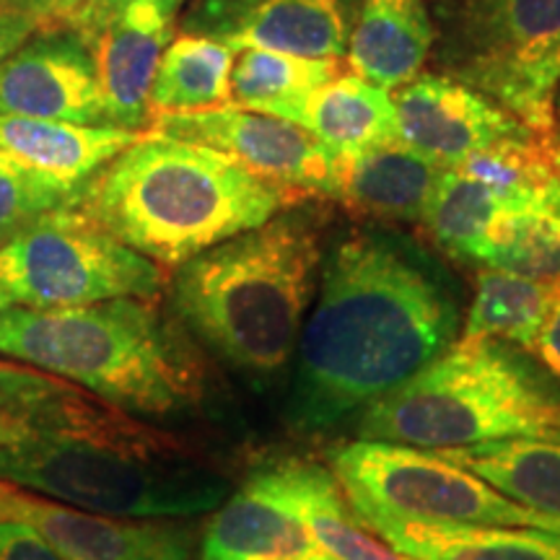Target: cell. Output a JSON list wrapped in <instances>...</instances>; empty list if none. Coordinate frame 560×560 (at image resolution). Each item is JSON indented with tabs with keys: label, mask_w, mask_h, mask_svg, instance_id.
Returning a JSON list of instances; mask_svg holds the SVG:
<instances>
[{
	"label": "cell",
	"mask_w": 560,
	"mask_h": 560,
	"mask_svg": "<svg viewBox=\"0 0 560 560\" xmlns=\"http://www.w3.org/2000/svg\"><path fill=\"white\" fill-rule=\"evenodd\" d=\"M296 346L285 423L330 431L457 342L459 285L408 236L350 229L322 255Z\"/></svg>",
	"instance_id": "1"
},
{
	"label": "cell",
	"mask_w": 560,
	"mask_h": 560,
	"mask_svg": "<svg viewBox=\"0 0 560 560\" xmlns=\"http://www.w3.org/2000/svg\"><path fill=\"white\" fill-rule=\"evenodd\" d=\"M0 480L117 520H190L231 495L215 462L79 384L0 361Z\"/></svg>",
	"instance_id": "2"
},
{
	"label": "cell",
	"mask_w": 560,
	"mask_h": 560,
	"mask_svg": "<svg viewBox=\"0 0 560 560\" xmlns=\"http://www.w3.org/2000/svg\"><path fill=\"white\" fill-rule=\"evenodd\" d=\"M293 202L226 153L145 130L81 187L73 208L159 268H179Z\"/></svg>",
	"instance_id": "3"
},
{
	"label": "cell",
	"mask_w": 560,
	"mask_h": 560,
	"mask_svg": "<svg viewBox=\"0 0 560 560\" xmlns=\"http://www.w3.org/2000/svg\"><path fill=\"white\" fill-rule=\"evenodd\" d=\"M317 215L276 213L179 265L172 310L223 363L272 376L296 353L322 268Z\"/></svg>",
	"instance_id": "4"
},
{
	"label": "cell",
	"mask_w": 560,
	"mask_h": 560,
	"mask_svg": "<svg viewBox=\"0 0 560 560\" xmlns=\"http://www.w3.org/2000/svg\"><path fill=\"white\" fill-rule=\"evenodd\" d=\"M0 355L140 416H172L202 397L198 361L153 299L122 296L66 310L13 304L0 312Z\"/></svg>",
	"instance_id": "5"
},
{
	"label": "cell",
	"mask_w": 560,
	"mask_h": 560,
	"mask_svg": "<svg viewBox=\"0 0 560 560\" xmlns=\"http://www.w3.org/2000/svg\"><path fill=\"white\" fill-rule=\"evenodd\" d=\"M529 350L465 340L361 412L355 439L462 450L560 425V382Z\"/></svg>",
	"instance_id": "6"
},
{
	"label": "cell",
	"mask_w": 560,
	"mask_h": 560,
	"mask_svg": "<svg viewBox=\"0 0 560 560\" xmlns=\"http://www.w3.org/2000/svg\"><path fill=\"white\" fill-rule=\"evenodd\" d=\"M330 470L363 522L387 516L560 532L558 520L506 499L480 475L431 450L359 439L330 452Z\"/></svg>",
	"instance_id": "7"
},
{
	"label": "cell",
	"mask_w": 560,
	"mask_h": 560,
	"mask_svg": "<svg viewBox=\"0 0 560 560\" xmlns=\"http://www.w3.org/2000/svg\"><path fill=\"white\" fill-rule=\"evenodd\" d=\"M446 62L454 79L550 136L560 86V0H452Z\"/></svg>",
	"instance_id": "8"
},
{
	"label": "cell",
	"mask_w": 560,
	"mask_h": 560,
	"mask_svg": "<svg viewBox=\"0 0 560 560\" xmlns=\"http://www.w3.org/2000/svg\"><path fill=\"white\" fill-rule=\"evenodd\" d=\"M164 268L86 219L60 208L0 244V289L30 310H66L107 299H156Z\"/></svg>",
	"instance_id": "9"
},
{
	"label": "cell",
	"mask_w": 560,
	"mask_h": 560,
	"mask_svg": "<svg viewBox=\"0 0 560 560\" xmlns=\"http://www.w3.org/2000/svg\"><path fill=\"white\" fill-rule=\"evenodd\" d=\"M149 130L226 153L293 198H338V156L310 130L240 107L151 117Z\"/></svg>",
	"instance_id": "10"
},
{
	"label": "cell",
	"mask_w": 560,
	"mask_h": 560,
	"mask_svg": "<svg viewBox=\"0 0 560 560\" xmlns=\"http://www.w3.org/2000/svg\"><path fill=\"white\" fill-rule=\"evenodd\" d=\"M392 102L402 143L441 170H452L472 153L503 140L537 132L454 75H416L397 89Z\"/></svg>",
	"instance_id": "11"
},
{
	"label": "cell",
	"mask_w": 560,
	"mask_h": 560,
	"mask_svg": "<svg viewBox=\"0 0 560 560\" xmlns=\"http://www.w3.org/2000/svg\"><path fill=\"white\" fill-rule=\"evenodd\" d=\"M0 112L107 125L89 47L73 30L34 32L0 60Z\"/></svg>",
	"instance_id": "12"
},
{
	"label": "cell",
	"mask_w": 560,
	"mask_h": 560,
	"mask_svg": "<svg viewBox=\"0 0 560 560\" xmlns=\"http://www.w3.org/2000/svg\"><path fill=\"white\" fill-rule=\"evenodd\" d=\"M185 32L208 34L231 50H276L340 60L348 50L346 0H206Z\"/></svg>",
	"instance_id": "13"
},
{
	"label": "cell",
	"mask_w": 560,
	"mask_h": 560,
	"mask_svg": "<svg viewBox=\"0 0 560 560\" xmlns=\"http://www.w3.org/2000/svg\"><path fill=\"white\" fill-rule=\"evenodd\" d=\"M174 16L153 3H128L81 32L100 81L107 125L145 132L159 60L172 42Z\"/></svg>",
	"instance_id": "14"
},
{
	"label": "cell",
	"mask_w": 560,
	"mask_h": 560,
	"mask_svg": "<svg viewBox=\"0 0 560 560\" xmlns=\"http://www.w3.org/2000/svg\"><path fill=\"white\" fill-rule=\"evenodd\" d=\"M247 486L289 511L332 560H412L363 524L330 467L312 459H278L257 467Z\"/></svg>",
	"instance_id": "15"
},
{
	"label": "cell",
	"mask_w": 560,
	"mask_h": 560,
	"mask_svg": "<svg viewBox=\"0 0 560 560\" xmlns=\"http://www.w3.org/2000/svg\"><path fill=\"white\" fill-rule=\"evenodd\" d=\"M0 522L26 524L66 560H132L177 535V520H117L0 480Z\"/></svg>",
	"instance_id": "16"
},
{
	"label": "cell",
	"mask_w": 560,
	"mask_h": 560,
	"mask_svg": "<svg viewBox=\"0 0 560 560\" xmlns=\"http://www.w3.org/2000/svg\"><path fill=\"white\" fill-rule=\"evenodd\" d=\"M436 30L423 0H361L348 37V66L363 81L397 91L420 75Z\"/></svg>",
	"instance_id": "17"
},
{
	"label": "cell",
	"mask_w": 560,
	"mask_h": 560,
	"mask_svg": "<svg viewBox=\"0 0 560 560\" xmlns=\"http://www.w3.org/2000/svg\"><path fill=\"white\" fill-rule=\"evenodd\" d=\"M140 136L143 132L115 125H79L0 112V151L79 190Z\"/></svg>",
	"instance_id": "18"
},
{
	"label": "cell",
	"mask_w": 560,
	"mask_h": 560,
	"mask_svg": "<svg viewBox=\"0 0 560 560\" xmlns=\"http://www.w3.org/2000/svg\"><path fill=\"white\" fill-rule=\"evenodd\" d=\"M441 172L444 170L423 153L395 140L359 156H338L335 200L382 221L416 223L429 208Z\"/></svg>",
	"instance_id": "19"
},
{
	"label": "cell",
	"mask_w": 560,
	"mask_h": 560,
	"mask_svg": "<svg viewBox=\"0 0 560 560\" xmlns=\"http://www.w3.org/2000/svg\"><path fill=\"white\" fill-rule=\"evenodd\" d=\"M363 524L389 548L412 560H560V532L493 524H423L387 516Z\"/></svg>",
	"instance_id": "20"
},
{
	"label": "cell",
	"mask_w": 560,
	"mask_h": 560,
	"mask_svg": "<svg viewBox=\"0 0 560 560\" xmlns=\"http://www.w3.org/2000/svg\"><path fill=\"white\" fill-rule=\"evenodd\" d=\"M327 556L289 511L247 482L231 493L200 540V560H301Z\"/></svg>",
	"instance_id": "21"
},
{
	"label": "cell",
	"mask_w": 560,
	"mask_h": 560,
	"mask_svg": "<svg viewBox=\"0 0 560 560\" xmlns=\"http://www.w3.org/2000/svg\"><path fill=\"white\" fill-rule=\"evenodd\" d=\"M436 452L480 475L506 499L560 522V425L527 436Z\"/></svg>",
	"instance_id": "22"
},
{
	"label": "cell",
	"mask_w": 560,
	"mask_h": 560,
	"mask_svg": "<svg viewBox=\"0 0 560 560\" xmlns=\"http://www.w3.org/2000/svg\"><path fill=\"white\" fill-rule=\"evenodd\" d=\"M475 262L529 278L560 280V174L524 198L503 202Z\"/></svg>",
	"instance_id": "23"
},
{
	"label": "cell",
	"mask_w": 560,
	"mask_h": 560,
	"mask_svg": "<svg viewBox=\"0 0 560 560\" xmlns=\"http://www.w3.org/2000/svg\"><path fill=\"white\" fill-rule=\"evenodd\" d=\"M299 125L340 159L400 140L389 91L355 73H338L314 91Z\"/></svg>",
	"instance_id": "24"
},
{
	"label": "cell",
	"mask_w": 560,
	"mask_h": 560,
	"mask_svg": "<svg viewBox=\"0 0 560 560\" xmlns=\"http://www.w3.org/2000/svg\"><path fill=\"white\" fill-rule=\"evenodd\" d=\"M558 293L560 280H540L499 268L480 270L459 338L503 340L535 353Z\"/></svg>",
	"instance_id": "25"
},
{
	"label": "cell",
	"mask_w": 560,
	"mask_h": 560,
	"mask_svg": "<svg viewBox=\"0 0 560 560\" xmlns=\"http://www.w3.org/2000/svg\"><path fill=\"white\" fill-rule=\"evenodd\" d=\"M236 52L198 32L172 37L161 55L149 96L151 117L231 107V68Z\"/></svg>",
	"instance_id": "26"
},
{
	"label": "cell",
	"mask_w": 560,
	"mask_h": 560,
	"mask_svg": "<svg viewBox=\"0 0 560 560\" xmlns=\"http://www.w3.org/2000/svg\"><path fill=\"white\" fill-rule=\"evenodd\" d=\"M338 73V60L301 58L260 47L236 50L231 68V107L262 112L299 125L310 96Z\"/></svg>",
	"instance_id": "27"
},
{
	"label": "cell",
	"mask_w": 560,
	"mask_h": 560,
	"mask_svg": "<svg viewBox=\"0 0 560 560\" xmlns=\"http://www.w3.org/2000/svg\"><path fill=\"white\" fill-rule=\"evenodd\" d=\"M501 208L503 198L488 185L459 170H444L420 223L429 229L439 249L457 260L475 262V255Z\"/></svg>",
	"instance_id": "28"
},
{
	"label": "cell",
	"mask_w": 560,
	"mask_h": 560,
	"mask_svg": "<svg viewBox=\"0 0 560 560\" xmlns=\"http://www.w3.org/2000/svg\"><path fill=\"white\" fill-rule=\"evenodd\" d=\"M79 192V187L32 170L0 151V244L9 242L42 215L70 208Z\"/></svg>",
	"instance_id": "29"
},
{
	"label": "cell",
	"mask_w": 560,
	"mask_h": 560,
	"mask_svg": "<svg viewBox=\"0 0 560 560\" xmlns=\"http://www.w3.org/2000/svg\"><path fill=\"white\" fill-rule=\"evenodd\" d=\"M0 560H66L26 524L0 522Z\"/></svg>",
	"instance_id": "30"
},
{
	"label": "cell",
	"mask_w": 560,
	"mask_h": 560,
	"mask_svg": "<svg viewBox=\"0 0 560 560\" xmlns=\"http://www.w3.org/2000/svg\"><path fill=\"white\" fill-rule=\"evenodd\" d=\"M89 0H11L5 11H16L37 26V32L68 30L70 21L75 19Z\"/></svg>",
	"instance_id": "31"
},
{
	"label": "cell",
	"mask_w": 560,
	"mask_h": 560,
	"mask_svg": "<svg viewBox=\"0 0 560 560\" xmlns=\"http://www.w3.org/2000/svg\"><path fill=\"white\" fill-rule=\"evenodd\" d=\"M128 3H153V5H159V9L164 13L174 16V13L179 11V5L185 3V0H89V3L83 5L79 13H75V19L70 21L68 30H73L75 34L86 32V30H91V26L100 24L104 16L120 11L122 5H128Z\"/></svg>",
	"instance_id": "32"
},
{
	"label": "cell",
	"mask_w": 560,
	"mask_h": 560,
	"mask_svg": "<svg viewBox=\"0 0 560 560\" xmlns=\"http://www.w3.org/2000/svg\"><path fill=\"white\" fill-rule=\"evenodd\" d=\"M535 353L545 363V369L560 382V293L556 306H552L548 325H545L540 340H537Z\"/></svg>",
	"instance_id": "33"
},
{
	"label": "cell",
	"mask_w": 560,
	"mask_h": 560,
	"mask_svg": "<svg viewBox=\"0 0 560 560\" xmlns=\"http://www.w3.org/2000/svg\"><path fill=\"white\" fill-rule=\"evenodd\" d=\"M192 529L182 524L177 535H172L170 540L156 545V548L140 552L132 560H192Z\"/></svg>",
	"instance_id": "34"
},
{
	"label": "cell",
	"mask_w": 560,
	"mask_h": 560,
	"mask_svg": "<svg viewBox=\"0 0 560 560\" xmlns=\"http://www.w3.org/2000/svg\"><path fill=\"white\" fill-rule=\"evenodd\" d=\"M552 120H556V130H560V86L556 91V100H552Z\"/></svg>",
	"instance_id": "35"
},
{
	"label": "cell",
	"mask_w": 560,
	"mask_h": 560,
	"mask_svg": "<svg viewBox=\"0 0 560 560\" xmlns=\"http://www.w3.org/2000/svg\"><path fill=\"white\" fill-rule=\"evenodd\" d=\"M5 439H9V423H5L3 412H0V444H3Z\"/></svg>",
	"instance_id": "36"
},
{
	"label": "cell",
	"mask_w": 560,
	"mask_h": 560,
	"mask_svg": "<svg viewBox=\"0 0 560 560\" xmlns=\"http://www.w3.org/2000/svg\"><path fill=\"white\" fill-rule=\"evenodd\" d=\"M9 306H13V301H11L9 293H5L3 289H0V312H3V310H9Z\"/></svg>",
	"instance_id": "37"
},
{
	"label": "cell",
	"mask_w": 560,
	"mask_h": 560,
	"mask_svg": "<svg viewBox=\"0 0 560 560\" xmlns=\"http://www.w3.org/2000/svg\"><path fill=\"white\" fill-rule=\"evenodd\" d=\"M552 149H556V156L560 164V130H552Z\"/></svg>",
	"instance_id": "38"
},
{
	"label": "cell",
	"mask_w": 560,
	"mask_h": 560,
	"mask_svg": "<svg viewBox=\"0 0 560 560\" xmlns=\"http://www.w3.org/2000/svg\"><path fill=\"white\" fill-rule=\"evenodd\" d=\"M301 560H332L330 556H317V558H301Z\"/></svg>",
	"instance_id": "39"
},
{
	"label": "cell",
	"mask_w": 560,
	"mask_h": 560,
	"mask_svg": "<svg viewBox=\"0 0 560 560\" xmlns=\"http://www.w3.org/2000/svg\"><path fill=\"white\" fill-rule=\"evenodd\" d=\"M11 5V0H0V9H9Z\"/></svg>",
	"instance_id": "40"
}]
</instances>
